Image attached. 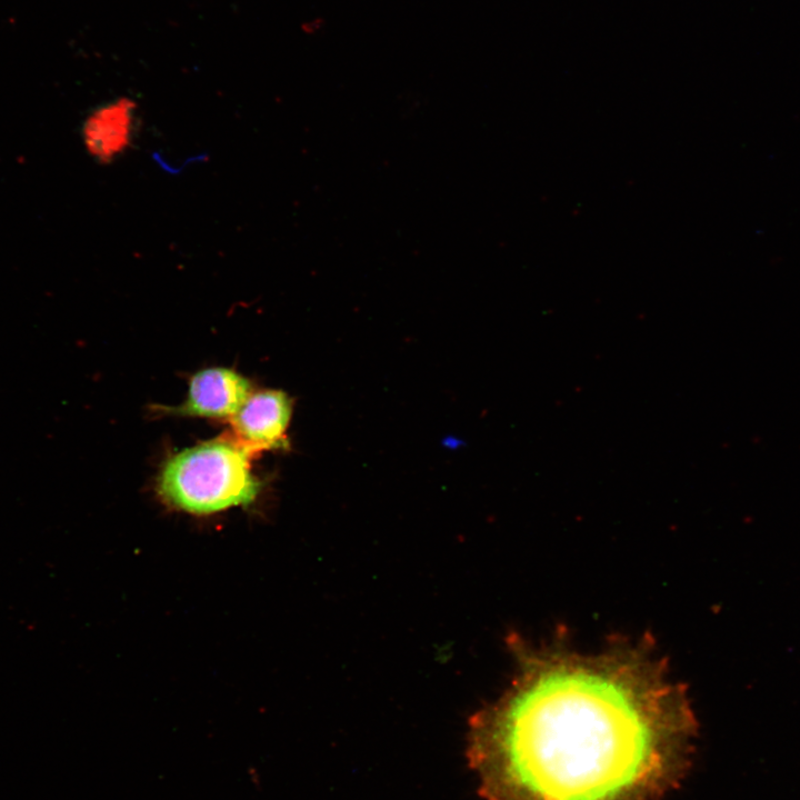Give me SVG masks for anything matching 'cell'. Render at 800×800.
Returning <instances> with one entry per match:
<instances>
[{
	"label": "cell",
	"mask_w": 800,
	"mask_h": 800,
	"mask_svg": "<svg viewBox=\"0 0 800 800\" xmlns=\"http://www.w3.org/2000/svg\"><path fill=\"white\" fill-rule=\"evenodd\" d=\"M517 651L510 687L470 721L483 800H660L682 781L697 721L649 646Z\"/></svg>",
	"instance_id": "1"
},
{
	"label": "cell",
	"mask_w": 800,
	"mask_h": 800,
	"mask_svg": "<svg viewBox=\"0 0 800 800\" xmlns=\"http://www.w3.org/2000/svg\"><path fill=\"white\" fill-rule=\"evenodd\" d=\"M292 399L281 390L251 393L230 419L233 438L252 453L287 449Z\"/></svg>",
	"instance_id": "3"
},
{
	"label": "cell",
	"mask_w": 800,
	"mask_h": 800,
	"mask_svg": "<svg viewBox=\"0 0 800 800\" xmlns=\"http://www.w3.org/2000/svg\"><path fill=\"white\" fill-rule=\"evenodd\" d=\"M138 124L137 102L129 97L114 98L87 116L81 128V139L93 160L109 164L130 150Z\"/></svg>",
	"instance_id": "5"
},
{
	"label": "cell",
	"mask_w": 800,
	"mask_h": 800,
	"mask_svg": "<svg viewBox=\"0 0 800 800\" xmlns=\"http://www.w3.org/2000/svg\"><path fill=\"white\" fill-rule=\"evenodd\" d=\"M252 454L233 437H219L179 451L161 467L158 496L168 507L194 516L248 507L262 488L251 470Z\"/></svg>",
	"instance_id": "2"
},
{
	"label": "cell",
	"mask_w": 800,
	"mask_h": 800,
	"mask_svg": "<svg viewBox=\"0 0 800 800\" xmlns=\"http://www.w3.org/2000/svg\"><path fill=\"white\" fill-rule=\"evenodd\" d=\"M252 393L249 379L233 369L213 367L196 372L186 400L161 411L182 417L231 419Z\"/></svg>",
	"instance_id": "4"
}]
</instances>
